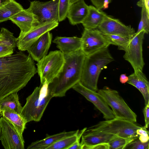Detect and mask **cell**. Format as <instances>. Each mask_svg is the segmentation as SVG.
<instances>
[{
	"label": "cell",
	"instance_id": "11",
	"mask_svg": "<svg viewBox=\"0 0 149 149\" xmlns=\"http://www.w3.org/2000/svg\"><path fill=\"white\" fill-rule=\"evenodd\" d=\"M81 38V50L86 56L108 48L110 45L104 35L97 28H84Z\"/></svg>",
	"mask_w": 149,
	"mask_h": 149
},
{
	"label": "cell",
	"instance_id": "10",
	"mask_svg": "<svg viewBox=\"0 0 149 149\" xmlns=\"http://www.w3.org/2000/svg\"><path fill=\"white\" fill-rule=\"evenodd\" d=\"M58 0L42 2L31 1L27 10L35 15L40 24L47 22H58Z\"/></svg>",
	"mask_w": 149,
	"mask_h": 149
},
{
	"label": "cell",
	"instance_id": "35",
	"mask_svg": "<svg viewBox=\"0 0 149 149\" xmlns=\"http://www.w3.org/2000/svg\"><path fill=\"white\" fill-rule=\"evenodd\" d=\"M108 143H101L90 146H85L82 149H109Z\"/></svg>",
	"mask_w": 149,
	"mask_h": 149
},
{
	"label": "cell",
	"instance_id": "36",
	"mask_svg": "<svg viewBox=\"0 0 149 149\" xmlns=\"http://www.w3.org/2000/svg\"><path fill=\"white\" fill-rule=\"evenodd\" d=\"M145 122V127L148 128L149 124V103L145 105L143 110Z\"/></svg>",
	"mask_w": 149,
	"mask_h": 149
},
{
	"label": "cell",
	"instance_id": "38",
	"mask_svg": "<svg viewBox=\"0 0 149 149\" xmlns=\"http://www.w3.org/2000/svg\"><path fill=\"white\" fill-rule=\"evenodd\" d=\"M81 137L79 138L68 149H82V147L80 142Z\"/></svg>",
	"mask_w": 149,
	"mask_h": 149
},
{
	"label": "cell",
	"instance_id": "12",
	"mask_svg": "<svg viewBox=\"0 0 149 149\" xmlns=\"http://www.w3.org/2000/svg\"><path fill=\"white\" fill-rule=\"evenodd\" d=\"M72 88L92 103L102 114L105 120L115 118L112 110L109 108L102 95L97 92L91 90L78 82Z\"/></svg>",
	"mask_w": 149,
	"mask_h": 149
},
{
	"label": "cell",
	"instance_id": "8",
	"mask_svg": "<svg viewBox=\"0 0 149 149\" xmlns=\"http://www.w3.org/2000/svg\"><path fill=\"white\" fill-rule=\"evenodd\" d=\"M143 30L136 33L130 38L123 56L125 60L131 65L134 70L142 71L145 65L143 56L142 45L144 35Z\"/></svg>",
	"mask_w": 149,
	"mask_h": 149
},
{
	"label": "cell",
	"instance_id": "14",
	"mask_svg": "<svg viewBox=\"0 0 149 149\" xmlns=\"http://www.w3.org/2000/svg\"><path fill=\"white\" fill-rule=\"evenodd\" d=\"M97 29L103 34L118 35L129 38L136 33L131 25H126L119 19L107 15Z\"/></svg>",
	"mask_w": 149,
	"mask_h": 149
},
{
	"label": "cell",
	"instance_id": "18",
	"mask_svg": "<svg viewBox=\"0 0 149 149\" xmlns=\"http://www.w3.org/2000/svg\"><path fill=\"white\" fill-rule=\"evenodd\" d=\"M88 10V6L84 0H79L70 5L67 16L70 23L73 25L81 23Z\"/></svg>",
	"mask_w": 149,
	"mask_h": 149
},
{
	"label": "cell",
	"instance_id": "4",
	"mask_svg": "<svg viewBox=\"0 0 149 149\" xmlns=\"http://www.w3.org/2000/svg\"><path fill=\"white\" fill-rule=\"evenodd\" d=\"M46 81L35 88L32 93L26 98L20 115L26 123L39 121L52 96L48 88Z\"/></svg>",
	"mask_w": 149,
	"mask_h": 149
},
{
	"label": "cell",
	"instance_id": "25",
	"mask_svg": "<svg viewBox=\"0 0 149 149\" xmlns=\"http://www.w3.org/2000/svg\"><path fill=\"white\" fill-rule=\"evenodd\" d=\"M1 110L5 109H10L20 114L22 109L17 92L10 93L0 100Z\"/></svg>",
	"mask_w": 149,
	"mask_h": 149
},
{
	"label": "cell",
	"instance_id": "32",
	"mask_svg": "<svg viewBox=\"0 0 149 149\" xmlns=\"http://www.w3.org/2000/svg\"><path fill=\"white\" fill-rule=\"evenodd\" d=\"M126 149H149V141L143 143L138 138L129 143L124 148Z\"/></svg>",
	"mask_w": 149,
	"mask_h": 149
},
{
	"label": "cell",
	"instance_id": "33",
	"mask_svg": "<svg viewBox=\"0 0 149 149\" xmlns=\"http://www.w3.org/2000/svg\"><path fill=\"white\" fill-rule=\"evenodd\" d=\"M136 133L139 135L138 139L143 143L149 141V131L145 126L136 130Z\"/></svg>",
	"mask_w": 149,
	"mask_h": 149
},
{
	"label": "cell",
	"instance_id": "31",
	"mask_svg": "<svg viewBox=\"0 0 149 149\" xmlns=\"http://www.w3.org/2000/svg\"><path fill=\"white\" fill-rule=\"evenodd\" d=\"M70 5V0H58V22L63 21L67 17Z\"/></svg>",
	"mask_w": 149,
	"mask_h": 149
},
{
	"label": "cell",
	"instance_id": "21",
	"mask_svg": "<svg viewBox=\"0 0 149 149\" xmlns=\"http://www.w3.org/2000/svg\"><path fill=\"white\" fill-rule=\"evenodd\" d=\"M17 38L13 33L4 27L0 32V57L11 55L17 46Z\"/></svg>",
	"mask_w": 149,
	"mask_h": 149
},
{
	"label": "cell",
	"instance_id": "17",
	"mask_svg": "<svg viewBox=\"0 0 149 149\" xmlns=\"http://www.w3.org/2000/svg\"><path fill=\"white\" fill-rule=\"evenodd\" d=\"M52 42L63 54H72L81 49V39L77 37L57 36Z\"/></svg>",
	"mask_w": 149,
	"mask_h": 149
},
{
	"label": "cell",
	"instance_id": "13",
	"mask_svg": "<svg viewBox=\"0 0 149 149\" xmlns=\"http://www.w3.org/2000/svg\"><path fill=\"white\" fill-rule=\"evenodd\" d=\"M58 22L53 21L40 24L23 36L17 38V47L21 51L27 49L42 35L57 27Z\"/></svg>",
	"mask_w": 149,
	"mask_h": 149
},
{
	"label": "cell",
	"instance_id": "29",
	"mask_svg": "<svg viewBox=\"0 0 149 149\" xmlns=\"http://www.w3.org/2000/svg\"><path fill=\"white\" fill-rule=\"evenodd\" d=\"M134 140L135 139L117 136L112 139L108 143L109 149H124L129 143Z\"/></svg>",
	"mask_w": 149,
	"mask_h": 149
},
{
	"label": "cell",
	"instance_id": "20",
	"mask_svg": "<svg viewBox=\"0 0 149 149\" xmlns=\"http://www.w3.org/2000/svg\"><path fill=\"white\" fill-rule=\"evenodd\" d=\"M117 136L110 134L101 132L91 131L86 129L81 136L80 143L82 148L85 146L108 143L111 140Z\"/></svg>",
	"mask_w": 149,
	"mask_h": 149
},
{
	"label": "cell",
	"instance_id": "26",
	"mask_svg": "<svg viewBox=\"0 0 149 149\" xmlns=\"http://www.w3.org/2000/svg\"><path fill=\"white\" fill-rule=\"evenodd\" d=\"M23 9L20 4L15 0H12L0 8V22L9 20L10 18Z\"/></svg>",
	"mask_w": 149,
	"mask_h": 149
},
{
	"label": "cell",
	"instance_id": "7",
	"mask_svg": "<svg viewBox=\"0 0 149 149\" xmlns=\"http://www.w3.org/2000/svg\"><path fill=\"white\" fill-rule=\"evenodd\" d=\"M97 92L112 109L115 118L136 122L137 115L130 108L118 92L107 86Z\"/></svg>",
	"mask_w": 149,
	"mask_h": 149
},
{
	"label": "cell",
	"instance_id": "16",
	"mask_svg": "<svg viewBox=\"0 0 149 149\" xmlns=\"http://www.w3.org/2000/svg\"><path fill=\"white\" fill-rule=\"evenodd\" d=\"M49 31L42 35L27 49L33 60L38 62L47 55L52 38Z\"/></svg>",
	"mask_w": 149,
	"mask_h": 149
},
{
	"label": "cell",
	"instance_id": "3",
	"mask_svg": "<svg viewBox=\"0 0 149 149\" xmlns=\"http://www.w3.org/2000/svg\"><path fill=\"white\" fill-rule=\"evenodd\" d=\"M114 60L108 47L86 56L80 82L87 88L97 92V82L101 71Z\"/></svg>",
	"mask_w": 149,
	"mask_h": 149
},
{
	"label": "cell",
	"instance_id": "2",
	"mask_svg": "<svg viewBox=\"0 0 149 149\" xmlns=\"http://www.w3.org/2000/svg\"><path fill=\"white\" fill-rule=\"evenodd\" d=\"M64 55L65 62L61 71L48 84V90L53 97L65 96L80 79L85 54L80 50Z\"/></svg>",
	"mask_w": 149,
	"mask_h": 149
},
{
	"label": "cell",
	"instance_id": "43",
	"mask_svg": "<svg viewBox=\"0 0 149 149\" xmlns=\"http://www.w3.org/2000/svg\"><path fill=\"white\" fill-rule=\"evenodd\" d=\"M0 134H1V128L0 127Z\"/></svg>",
	"mask_w": 149,
	"mask_h": 149
},
{
	"label": "cell",
	"instance_id": "15",
	"mask_svg": "<svg viewBox=\"0 0 149 149\" xmlns=\"http://www.w3.org/2000/svg\"><path fill=\"white\" fill-rule=\"evenodd\" d=\"M9 20L20 28L19 38L23 36L40 24L37 17L27 9H24Z\"/></svg>",
	"mask_w": 149,
	"mask_h": 149
},
{
	"label": "cell",
	"instance_id": "23",
	"mask_svg": "<svg viewBox=\"0 0 149 149\" xmlns=\"http://www.w3.org/2000/svg\"><path fill=\"white\" fill-rule=\"evenodd\" d=\"M79 130L68 132H63L53 135L47 136L45 139L32 143L27 149H47L53 143L65 137L75 134Z\"/></svg>",
	"mask_w": 149,
	"mask_h": 149
},
{
	"label": "cell",
	"instance_id": "9",
	"mask_svg": "<svg viewBox=\"0 0 149 149\" xmlns=\"http://www.w3.org/2000/svg\"><path fill=\"white\" fill-rule=\"evenodd\" d=\"M0 140L5 149H24V141L12 123L2 116L0 118Z\"/></svg>",
	"mask_w": 149,
	"mask_h": 149
},
{
	"label": "cell",
	"instance_id": "5",
	"mask_svg": "<svg viewBox=\"0 0 149 149\" xmlns=\"http://www.w3.org/2000/svg\"><path fill=\"white\" fill-rule=\"evenodd\" d=\"M140 126L135 122L126 120L115 118L100 121L89 128L91 131L101 132L128 139H136L139 135L136 130Z\"/></svg>",
	"mask_w": 149,
	"mask_h": 149
},
{
	"label": "cell",
	"instance_id": "27",
	"mask_svg": "<svg viewBox=\"0 0 149 149\" xmlns=\"http://www.w3.org/2000/svg\"><path fill=\"white\" fill-rule=\"evenodd\" d=\"M87 129L85 127L80 130H78L75 134L63 138L52 145L47 149H68L79 137L81 136Z\"/></svg>",
	"mask_w": 149,
	"mask_h": 149
},
{
	"label": "cell",
	"instance_id": "39",
	"mask_svg": "<svg viewBox=\"0 0 149 149\" xmlns=\"http://www.w3.org/2000/svg\"><path fill=\"white\" fill-rule=\"evenodd\" d=\"M128 79V77L125 74H122L120 76V81L122 84H125L127 82Z\"/></svg>",
	"mask_w": 149,
	"mask_h": 149
},
{
	"label": "cell",
	"instance_id": "40",
	"mask_svg": "<svg viewBox=\"0 0 149 149\" xmlns=\"http://www.w3.org/2000/svg\"><path fill=\"white\" fill-rule=\"evenodd\" d=\"M12 0H0V8L2 7Z\"/></svg>",
	"mask_w": 149,
	"mask_h": 149
},
{
	"label": "cell",
	"instance_id": "28",
	"mask_svg": "<svg viewBox=\"0 0 149 149\" xmlns=\"http://www.w3.org/2000/svg\"><path fill=\"white\" fill-rule=\"evenodd\" d=\"M103 35L110 45L117 46L118 49L124 51L125 50L130 39V38L118 35Z\"/></svg>",
	"mask_w": 149,
	"mask_h": 149
},
{
	"label": "cell",
	"instance_id": "6",
	"mask_svg": "<svg viewBox=\"0 0 149 149\" xmlns=\"http://www.w3.org/2000/svg\"><path fill=\"white\" fill-rule=\"evenodd\" d=\"M65 62L64 55L60 50L51 51L37 62V69L40 84L52 82L61 71Z\"/></svg>",
	"mask_w": 149,
	"mask_h": 149
},
{
	"label": "cell",
	"instance_id": "1",
	"mask_svg": "<svg viewBox=\"0 0 149 149\" xmlns=\"http://www.w3.org/2000/svg\"><path fill=\"white\" fill-rule=\"evenodd\" d=\"M22 52L0 57V100L18 92L37 73L33 60Z\"/></svg>",
	"mask_w": 149,
	"mask_h": 149
},
{
	"label": "cell",
	"instance_id": "19",
	"mask_svg": "<svg viewBox=\"0 0 149 149\" xmlns=\"http://www.w3.org/2000/svg\"><path fill=\"white\" fill-rule=\"evenodd\" d=\"M128 83L136 88L143 96L145 105L149 103V82L145 75L140 70L134 71L128 77Z\"/></svg>",
	"mask_w": 149,
	"mask_h": 149
},
{
	"label": "cell",
	"instance_id": "22",
	"mask_svg": "<svg viewBox=\"0 0 149 149\" xmlns=\"http://www.w3.org/2000/svg\"><path fill=\"white\" fill-rule=\"evenodd\" d=\"M107 15L101 9L90 5L88 6V14L81 24L85 29H96Z\"/></svg>",
	"mask_w": 149,
	"mask_h": 149
},
{
	"label": "cell",
	"instance_id": "41",
	"mask_svg": "<svg viewBox=\"0 0 149 149\" xmlns=\"http://www.w3.org/2000/svg\"><path fill=\"white\" fill-rule=\"evenodd\" d=\"M79 0H70V4H71Z\"/></svg>",
	"mask_w": 149,
	"mask_h": 149
},
{
	"label": "cell",
	"instance_id": "42",
	"mask_svg": "<svg viewBox=\"0 0 149 149\" xmlns=\"http://www.w3.org/2000/svg\"><path fill=\"white\" fill-rule=\"evenodd\" d=\"M1 111H2V110H1V107H0V114L1 113Z\"/></svg>",
	"mask_w": 149,
	"mask_h": 149
},
{
	"label": "cell",
	"instance_id": "30",
	"mask_svg": "<svg viewBox=\"0 0 149 149\" xmlns=\"http://www.w3.org/2000/svg\"><path fill=\"white\" fill-rule=\"evenodd\" d=\"M143 30L145 33L148 34L149 31V12L145 7L142 8L141 17L137 33Z\"/></svg>",
	"mask_w": 149,
	"mask_h": 149
},
{
	"label": "cell",
	"instance_id": "24",
	"mask_svg": "<svg viewBox=\"0 0 149 149\" xmlns=\"http://www.w3.org/2000/svg\"><path fill=\"white\" fill-rule=\"evenodd\" d=\"M1 116L5 117L14 125L20 134L22 135L26 128V121L19 114L9 109H3L0 113Z\"/></svg>",
	"mask_w": 149,
	"mask_h": 149
},
{
	"label": "cell",
	"instance_id": "37",
	"mask_svg": "<svg viewBox=\"0 0 149 149\" xmlns=\"http://www.w3.org/2000/svg\"><path fill=\"white\" fill-rule=\"evenodd\" d=\"M137 5L141 7H145L149 12V0H139L137 3Z\"/></svg>",
	"mask_w": 149,
	"mask_h": 149
},
{
	"label": "cell",
	"instance_id": "34",
	"mask_svg": "<svg viewBox=\"0 0 149 149\" xmlns=\"http://www.w3.org/2000/svg\"><path fill=\"white\" fill-rule=\"evenodd\" d=\"M111 0H91L94 6L100 9L108 8Z\"/></svg>",
	"mask_w": 149,
	"mask_h": 149
}]
</instances>
